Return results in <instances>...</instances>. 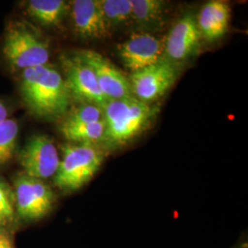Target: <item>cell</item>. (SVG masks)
I'll use <instances>...</instances> for the list:
<instances>
[{
	"label": "cell",
	"mask_w": 248,
	"mask_h": 248,
	"mask_svg": "<svg viewBox=\"0 0 248 248\" xmlns=\"http://www.w3.org/2000/svg\"><path fill=\"white\" fill-rule=\"evenodd\" d=\"M19 92L29 110L38 118L58 120L68 113L70 92L63 76L49 63L22 71Z\"/></svg>",
	"instance_id": "6da1fadb"
},
{
	"label": "cell",
	"mask_w": 248,
	"mask_h": 248,
	"mask_svg": "<svg viewBox=\"0 0 248 248\" xmlns=\"http://www.w3.org/2000/svg\"><path fill=\"white\" fill-rule=\"evenodd\" d=\"M108 148H119L145 131L158 112L156 106L136 98L108 100L102 107Z\"/></svg>",
	"instance_id": "7a4b0ae2"
},
{
	"label": "cell",
	"mask_w": 248,
	"mask_h": 248,
	"mask_svg": "<svg viewBox=\"0 0 248 248\" xmlns=\"http://www.w3.org/2000/svg\"><path fill=\"white\" fill-rule=\"evenodd\" d=\"M2 53L13 70L47 64L50 50L47 42L32 25L24 20H12L6 27Z\"/></svg>",
	"instance_id": "3957f363"
},
{
	"label": "cell",
	"mask_w": 248,
	"mask_h": 248,
	"mask_svg": "<svg viewBox=\"0 0 248 248\" xmlns=\"http://www.w3.org/2000/svg\"><path fill=\"white\" fill-rule=\"evenodd\" d=\"M62 158L53 183L62 193L69 194L87 185L97 174L105 158L104 151L89 143H69L62 148Z\"/></svg>",
	"instance_id": "277c9868"
},
{
	"label": "cell",
	"mask_w": 248,
	"mask_h": 248,
	"mask_svg": "<svg viewBox=\"0 0 248 248\" xmlns=\"http://www.w3.org/2000/svg\"><path fill=\"white\" fill-rule=\"evenodd\" d=\"M13 192L18 222H35L53 211L55 194L45 180L20 173L13 178Z\"/></svg>",
	"instance_id": "5b68a950"
},
{
	"label": "cell",
	"mask_w": 248,
	"mask_h": 248,
	"mask_svg": "<svg viewBox=\"0 0 248 248\" xmlns=\"http://www.w3.org/2000/svg\"><path fill=\"white\" fill-rule=\"evenodd\" d=\"M178 78V65L165 57L159 62L132 73L129 81L134 98L151 103L161 98L176 83Z\"/></svg>",
	"instance_id": "8992f818"
},
{
	"label": "cell",
	"mask_w": 248,
	"mask_h": 248,
	"mask_svg": "<svg viewBox=\"0 0 248 248\" xmlns=\"http://www.w3.org/2000/svg\"><path fill=\"white\" fill-rule=\"evenodd\" d=\"M18 162L25 175L41 180L54 177L60 156L53 140L44 134L31 137L18 154Z\"/></svg>",
	"instance_id": "52a82bcc"
},
{
	"label": "cell",
	"mask_w": 248,
	"mask_h": 248,
	"mask_svg": "<svg viewBox=\"0 0 248 248\" xmlns=\"http://www.w3.org/2000/svg\"><path fill=\"white\" fill-rule=\"evenodd\" d=\"M117 50L124 66L135 73L164 58L165 39L150 33H133Z\"/></svg>",
	"instance_id": "ba28073f"
},
{
	"label": "cell",
	"mask_w": 248,
	"mask_h": 248,
	"mask_svg": "<svg viewBox=\"0 0 248 248\" xmlns=\"http://www.w3.org/2000/svg\"><path fill=\"white\" fill-rule=\"evenodd\" d=\"M62 69L72 98L79 100L82 104H94L101 108L106 104L108 99L99 89L94 73L77 54L62 60Z\"/></svg>",
	"instance_id": "9c48e42d"
},
{
	"label": "cell",
	"mask_w": 248,
	"mask_h": 248,
	"mask_svg": "<svg viewBox=\"0 0 248 248\" xmlns=\"http://www.w3.org/2000/svg\"><path fill=\"white\" fill-rule=\"evenodd\" d=\"M94 73L98 87L108 100L133 98L129 78L112 62L94 51H80L77 53Z\"/></svg>",
	"instance_id": "30bf717a"
},
{
	"label": "cell",
	"mask_w": 248,
	"mask_h": 248,
	"mask_svg": "<svg viewBox=\"0 0 248 248\" xmlns=\"http://www.w3.org/2000/svg\"><path fill=\"white\" fill-rule=\"evenodd\" d=\"M202 39L194 16L186 14L180 18L165 38L164 57L178 65L185 62L197 50Z\"/></svg>",
	"instance_id": "8fae6325"
},
{
	"label": "cell",
	"mask_w": 248,
	"mask_h": 248,
	"mask_svg": "<svg viewBox=\"0 0 248 248\" xmlns=\"http://www.w3.org/2000/svg\"><path fill=\"white\" fill-rule=\"evenodd\" d=\"M74 30L83 39H102L109 34L99 0H75L69 4Z\"/></svg>",
	"instance_id": "7c38bea8"
},
{
	"label": "cell",
	"mask_w": 248,
	"mask_h": 248,
	"mask_svg": "<svg viewBox=\"0 0 248 248\" xmlns=\"http://www.w3.org/2000/svg\"><path fill=\"white\" fill-rule=\"evenodd\" d=\"M230 17V7L226 2L213 0L206 3L196 20L202 37L209 42L220 39L228 30Z\"/></svg>",
	"instance_id": "4fadbf2b"
},
{
	"label": "cell",
	"mask_w": 248,
	"mask_h": 248,
	"mask_svg": "<svg viewBox=\"0 0 248 248\" xmlns=\"http://www.w3.org/2000/svg\"><path fill=\"white\" fill-rule=\"evenodd\" d=\"M27 14L45 27L61 24L69 4L63 0H30L23 4Z\"/></svg>",
	"instance_id": "5bb4252c"
},
{
	"label": "cell",
	"mask_w": 248,
	"mask_h": 248,
	"mask_svg": "<svg viewBox=\"0 0 248 248\" xmlns=\"http://www.w3.org/2000/svg\"><path fill=\"white\" fill-rule=\"evenodd\" d=\"M60 132L68 141L75 143L96 144L104 142L106 134L105 120L81 125L61 124Z\"/></svg>",
	"instance_id": "9a60e30c"
},
{
	"label": "cell",
	"mask_w": 248,
	"mask_h": 248,
	"mask_svg": "<svg viewBox=\"0 0 248 248\" xmlns=\"http://www.w3.org/2000/svg\"><path fill=\"white\" fill-rule=\"evenodd\" d=\"M12 188L0 178V231L14 236L19 227Z\"/></svg>",
	"instance_id": "2e32d148"
},
{
	"label": "cell",
	"mask_w": 248,
	"mask_h": 248,
	"mask_svg": "<svg viewBox=\"0 0 248 248\" xmlns=\"http://www.w3.org/2000/svg\"><path fill=\"white\" fill-rule=\"evenodd\" d=\"M133 19L145 26L157 24L163 18L166 2L161 0H131Z\"/></svg>",
	"instance_id": "e0dca14e"
},
{
	"label": "cell",
	"mask_w": 248,
	"mask_h": 248,
	"mask_svg": "<svg viewBox=\"0 0 248 248\" xmlns=\"http://www.w3.org/2000/svg\"><path fill=\"white\" fill-rule=\"evenodd\" d=\"M99 5L109 29L133 19L131 0H99Z\"/></svg>",
	"instance_id": "ac0fdd59"
},
{
	"label": "cell",
	"mask_w": 248,
	"mask_h": 248,
	"mask_svg": "<svg viewBox=\"0 0 248 248\" xmlns=\"http://www.w3.org/2000/svg\"><path fill=\"white\" fill-rule=\"evenodd\" d=\"M18 124L14 119H7L0 124V167L12 159L17 147Z\"/></svg>",
	"instance_id": "d6986e66"
},
{
	"label": "cell",
	"mask_w": 248,
	"mask_h": 248,
	"mask_svg": "<svg viewBox=\"0 0 248 248\" xmlns=\"http://www.w3.org/2000/svg\"><path fill=\"white\" fill-rule=\"evenodd\" d=\"M104 120V111L101 107L94 104H82L69 115L65 117L62 124L64 125H81L93 124Z\"/></svg>",
	"instance_id": "ffe728a7"
},
{
	"label": "cell",
	"mask_w": 248,
	"mask_h": 248,
	"mask_svg": "<svg viewBox=\"0 0 248 248\" xmlns=\"http://www.w3.org/2000/svg\"><path fill=\"white\" fill-rule=\"evenodd\" d=\"M13 239L14 236L0 231V248H16Z\"/></svg>",
	"instance_id": "44dd1931"
},
{
	"label": "cell",
	"mask_w": 248,
	"mask_h": 248,
	"mask_svg": "<svg viewBox=\"0 0 248 248\" xmlns=\"http://www.w3.org/2000/svg\"><path fill=\"white\" fill-rule=\"evenodd\" d=\"M7 119H9V110L7 106L0 101V124L5 122Z\"/></svg>",
	"instance_id": "7402d4cb"
},
{
	"label": "cell",
	"mask_w": 248,
	"mask_h": 248,
	"mask_svg": "<svg viewBox=\"0 0 248 248\" xmlns=\"http://www.w3.org/2000/svg\"><path fill=\"white\" fill-rule=\"evenodd\" d=\"M234 248H248V242H241L237 247H234Z\"/></svg>",
	"instance_id": "603a6c76"
}]
</instances>
